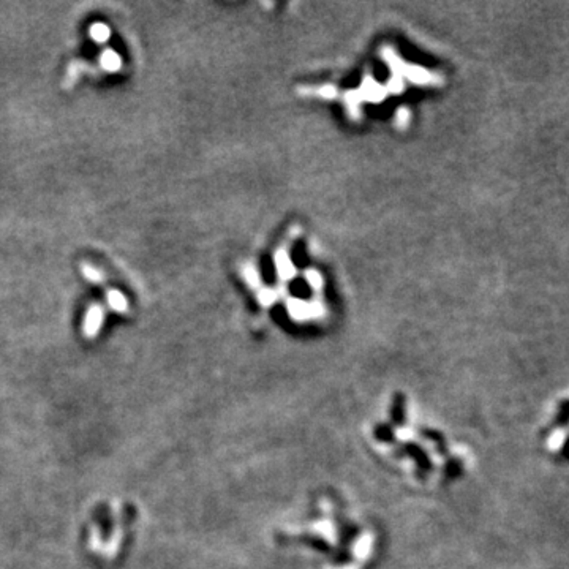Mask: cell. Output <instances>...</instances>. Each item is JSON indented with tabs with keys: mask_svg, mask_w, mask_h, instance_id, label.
Instances as JSON below:
<instances>
[{
	"mask_svg": "<svg viewBox=\"0 0 569 569\" xmlns=\"http://www.w3.org/2000/svg\"><path fill=\"white\" fill-rule=\"evenodd\" d=\"M310 520L288 533L289 543L309 547L326 569H362L370 559L371 536L367 528L332 498H321Z\"/></svg>",
	"mask_w": 569,
	"mask_h": 569,
	"instance_id": "obj_1",
	"label": "cell"
},
{
	"mask_svg": "<svg viewBox=\"0 0 569 569\" xmlns=\"http://www.w3.org/2000/svg\"><path fill=\"white\" fill-rule=\"evenodd\" d=\"M415 428L408 422L406 405L399 403L391 408L387 419L376 424L374 438L376 444L396 462H403L424 484L437 483L456 476L460 467V457L452 456L444 446V440Z\"/></svg>",
	"mask_w": 569,
	"mask_h": 569,
	"instance_id": "obj_2",
	"label": "cell"
},
{
	"mask_svg": "<svg viewBox=\"0 0 569 569\" xmlns=\"http://www.w3.org/2000/svg\"><path fill=\"white\" fill-rule=\"evenodd\" d=\"M103 319H104V310L102 305L94 304L89 310H87L84 324H83V334L87 337V339H92V337H95L98 334V330H100L102 324H103Z\"/></svg>",
	"mask_w": 569,
	"mask_h": 569,
	"instance_id": "obj_3",
	"label": "cell"
},
{
	"mask_svg": "<svg viewBox=\"0 0 569 569\" xmlns=\"http://www.w3.org/2000/svg\"><path fill=\"white\" fill-rule=\"evenodd\" d=\"M106 299H108V304H109V307H111V309L114 310V312H118V313H127L129 312V300H127V298L124 294H122L120 291H118V289H108V293H106Z\"/></svg>",
	"mask_w": 569,
	"mask_h": 569,
	"instance_id": "obj_4",
	"label": "cell"
},
{
	"mask_svg": "<svg viewBox=\"0 0 569 569\" xmlns=\"http://www.w3.org/2000/svg\"><path fill=\"white\" fill-rule=\"evenodd\" d=\"M100 65L103 70H106V72L109 73L118 72V70H120L122 67V59L115 51L106 49V51H103L100 56Z\"/></svg>",
	"mask_w": 569,
	"mask_h": 569,
	"instance_id": "obj_5",
	"label": "cell"
},
{
	"mask_svg": "<svg viewBox=\"0 0 569 569\" xmlns=\"http://www.w3.org/2000/svg\"><path fill=\"white\" fill-rule=\"evenodd\" d=\"M109 35H111L109 27L106 24H102V22H95V24L90 27V37L95 43H100V45L106 43Z\"/></svg>",
	"mask_w": 569,
	"mask_h": 569,
	"instance_id": "obj_6",
	"label": "cell"
},
{
	"mask_svg": "<svg viewBox=\"0 0 569 569\" xmlns=\"http://www.w3.org/2000/svg\"><path fill=\"white\" fill-rule=\"evenodd\" d=\"M81 271H83V274H84V277L87 278V280L92 282V283L102 284V283L104 282V274H103V272L98 271L97 268H94V266H92V264L83 263V268H81Z\"/></svg>",
	"mask_w": 569,
	"mask_h": 569,
	"instance_id": "obj_7",
	"label": "cell"
}]
</instances>
